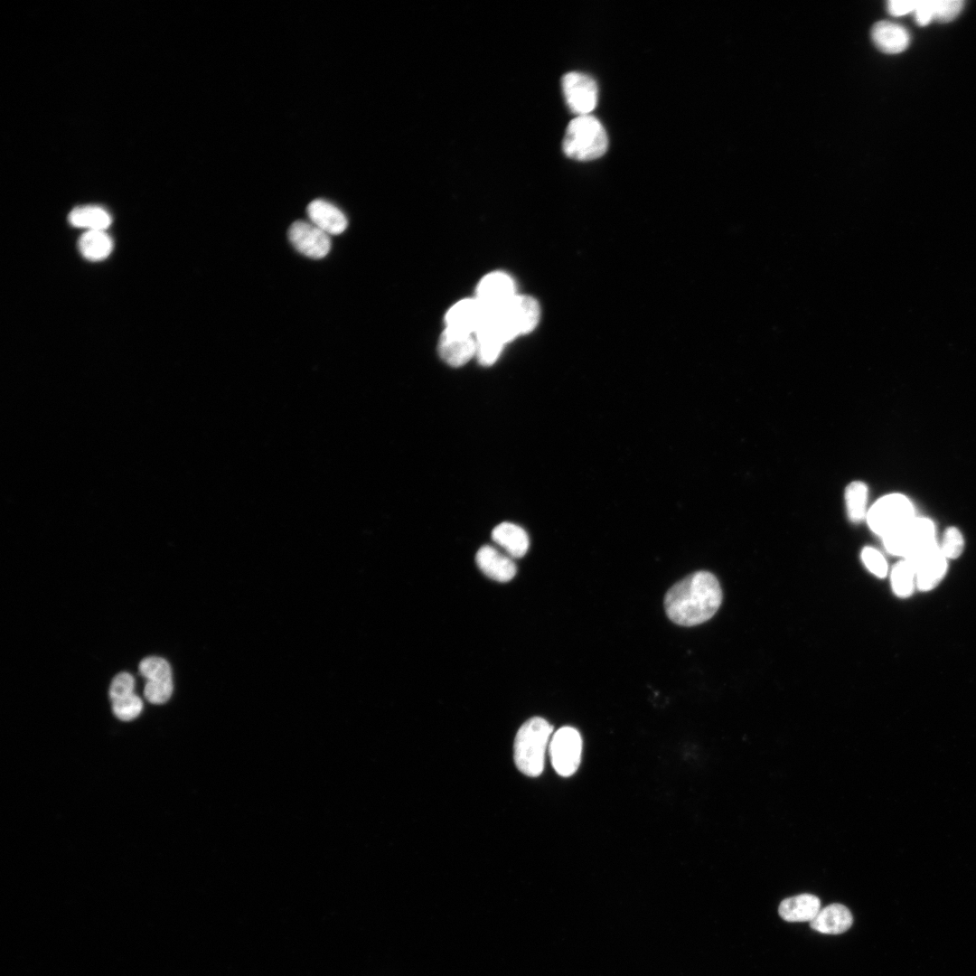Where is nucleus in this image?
<instances>
[{
  "instance_id": "nucleus-1",
  "label": "nucleus",
  "mask_w": 976,
  "mask_h": 976,
  "mask_svg": "<svg viewBox=\"0 0 976 976\" xmlns=\"http://www.w3.org/2000/svg\"><path fill=\"white\" fill-rule=\"evenodd\" d=\"M722 602L717 577L709 571H697L673 585L664 597L668 617L682 626H693L710 619Z\"/></svg>"
},
{
  "instance_id": "nucleus-2",
  "label": "nucleus",
  "mask_w": 976,
  "mask_h": 976,
  "mask_svg": "<svg viewBox=\"0 0 976 976\" xmlns=\"http://www.w3.org/2000/svg\"><path fill=\"white\" fill-rule=\"evenodd\" d=\"M553 727L540 717L528 719L519 728L513 745L517 768L530 777L539 776L544 769L545 753Z\"/></svg>"
},
{
  "instance_id": "nucleus-3",
  "label": "nucleus",
  "mask_w": 976,
  "mask_h": 976,
  "mask_svg": "<svg viewBox=\"0 0 976 976\" xmlns=\"http://www.w3.org/2000/svg\"><path fill=\"white\" fill-rule=\"evenodd\" d=\"M607 146L608 138L603 125L590 114L577 116L569 122L562 143L565 155L577 161L599 158Z\"/></svg>"
},
{
  "instance_id": "nucleus-4",
  "label": "nucleus",
  "mask_w": 976,
  "mask_h": 976,
  "mask_svg": "<svg viewBox=\"0 0 976 976\" xmlns=\"http://www.w3.org/2000/svg\"><path fill=\"white\" fill-rule=\"evenodd\" d=\"M488 315L506 342H509L535 328L540 319V306L530 296L515 295L502 306L488 310Z\"/></svg>"
},
{
  "instance_id": "nucleus-5",
  "label": "nucleus",
  "mask_w": 976,
  "mask_h": 976,
  "mask_svg": "<svg viewBox=\"0 0 976 976\" xmlns=\"http://www.w3.org/2000/svg\"><path fill=\"white\" fill-rule=\"evenodd\" d=\"M914 517L911 501L901 493H891L878 499L868 511L866 518L871 530L884 537Z\"/></svg>"
},
{
  "instance_id": "nucleus-6",
  "label": "nucleus",
  "mask_w": 976,
  "mask_h": 976,
  "mask_svg": "<svg viewBox=\"0 0 976 976\" xmlns=\"http://www.w3.org/2000/svg\"><path fill=\"white\" fill-rule=\"evenodd\" d=\"M886 549L896 556L906 558L935 541L934 522L927 518L912 520L882 537Z\"/></svg>"
},
{
  "instance_id": "nucleus-7",
  "label": "nucleus",
  "mask_w": 976,
  "mask_h": 976,
  "mask_svg": "<svg viewBox=\"0 0 976 976\" xmlns=\"http://www.w3.org/2000/svg\"><path fill=\"white\" fill-rule=\"evenodd\" d=\"M549 755L553 768L561 776L572 775L578 768L582 754V738L572 727H562L549 741Z\"/></svg>"
},
{
  "instance_id": "nucleus-8",
  "label": "nucleus",
  "mask_w": 976,
  "mask_h": 976,
  "mask_svg": "<svg viewBox=\"0 0 976 976\" xmlns=\"http://www.w3.org/2000/svg\"><path fill=\"white\" fill-rule=\"evenodd\" d=\"M904 559L915 570L916 586L922 591L935 587L947 570V558L937 542L912 553Z\"/></svg>"
},
{
  "instance_id": "nucleus-9",
  "label": "nucleus",
  "mask_w": 976,
  "mask_h": 976,
  "mask_svg": "<svg viewBox=\"0 0 976 976\" xmlns=\"http://www.w3.org/2000/svg\"><path fill=\"white\" fill-rule=\"evenodd\" d=\"M564 98L568 108L577 116L589 115L597 104L598 88L595 80L581 72L572 71L561 80Z\"/></svg>"
},
{
  "instance_id": "nucleus-10",
  "label": "nucleus",
  "mask_w": 976,
  "mask_h": 976,
  "mask_svg": "<svg viewBox=\"0 0 976 976\" xmlns=\"http://www.w3.org/2000/svg\"><path fill=\"white\" fill-rule=\"evenodd\" d=\"M288 239L298 252L314 259L323 258L331 249L329 235L312 222H293L288 230Z\"/></svg>"
},
{
  "instance_id": "nucleus-11",
  "label": "nucleus",
  "mask_w": 976,
  "mask_h": 976,
  "mask_svg": "<svg viewBox=\"0 0 976 976\" xmlns=\"http://www.w3.org/2000/svg\"><path fill=\"white\" fill-rule=\"evenodd\" d=\"M438 352L447 364L460 367L475 355V336L446 327L441 334Z\"/></svg>"
},
{
  "instance_id": "nucleus-12",
  "label": "nucleus",
  "mask_w": 976,
  "mask_h": 976,
  "mask_svg": "<svg viewBox=\"0 0 976 976\" xmlns=\"http://www.w3.org/2000/svg\"><path fill=\"white\" fill-rule=\"evenodd\" d=\"M515 296V286L511 277L502 272L486 275L477 286L476 299L487 309L495 310Z\"/></svg>"
},
{
  "instance_id": "nucleus-13",
  "label": "nucleus",
  "mask_w": 976,
  "mask_h": 976,
  "mask_svg": "<svg viewBox=\"0 0 976 976\" xmlns=\"http://www.w3.org/2000/svg\"><path fill=\"white\" fill-rule=\"evenodd\" d=\"M488 310L475 298L464 299L454 305L446 315V327L475 333L483 324Z\"/></svg>"
},
{
  "instance_id": "nucleus-14",
  "label": "nucleus",
  "mask_w": 976,
  "mask_h": 976,
  "mask_svg": "<svg viewBox=\"0 0 976 976\" xmlns=\"http://www.w3.org/2000/svg\"><path fill=\"white\" fill-rule=\"evenodd\" d=\"M475 561L485 576L498 582L511 580L517 572L516 565L511 557L489 545L478 549Z\"/></svg>"
},
{
  "instance_id": "nucleus-15",
  "label": "nucleus",
  "mask_w": 976,
  "mask_h": 976,
  "mask_svg": "<svg viewBox=\"0 0 976 976\" xmlns=\"http://www.w3.org/2000/svg\"><path fill=\"white\" fill-rule=\"evenodd\" d=\"M871 39L875 46L887 54L904 52L910 43V34L902 25L890 22L879 21L871 29Z\"/></svg>"
},
{
  "instance_id": "nucleus-16",
  "label": "nucleus",
  "mask_w": 976,
  "mask_h": 976,
  "mask_svg": "<svg viewBox=\"0 0 976 976\" xmlns=\"http://www.w3.org/2000/svg\"><path fill=\"white\" fill-rule=\"evenodd\" d=\"M306 212L310 221L328 235H338L347 227L348 222L343 212L327 201H312Z\"/></svg>"
},
{
  "instance_id": "nucleus-17",
  "label": "nucleus",
  "mask_w": 976,
  "mask_h": 976,
  "mask_svg": "<svg viewBox=\"0 0 976 976\" xmlns=\"http://www.w3.org/2000/svg\"><path fill=\"white\" fill-rule=\"evenodd\" d=\"M853 922L848 907L841 904H831L821 909L810 922L812 930L825 934H839L848 931Z\"/></svg>"
},
{
  "instance_id": "nucleus-18",
  "label": "nucleus",
  "mask_w": 976,
  "mask_h": 976,
  "mask_svg": "<svg viewBox=\"0 0 976 976\" xmlns=\"http://www.w3.org/2000/svg\"><path fill=\"white\" fill-rule=\"evenodd\" d=\"M475 355L483 366L494 363L503 345L507 343L500 331L489 320L488 313L483 324L475 333Z\"/></svg>"
},
{
  "instance_id": "nucleus-19",
  "label": "nucleus",
  "mask_w": 976,
  "mask_h": 976,
  "mask_svg": "<svg viewBox=\"0 0 976 976\" xmlns=\"http://www.w3.org/2000/svg\"><path fill=\"white\" fill-rule=\"evenodd\" d=\"M821 910V901L812 894H801L784 899L778 907L779 915L785 921L811 922Z\"/></svg>"
},
{
  "instance_id": "nucleus-20",
  "label": "nucleus",
  "mask_w": 976,
  "mask_h": 976,
  "mask_svg": "<svg viewBox=\"0 0 976 976\" xmlns=\"http://www.w3.org/2000/svg\"><path fill=\"white\" fill-rule=\"evenodd\" d=\"M492 539L512 558L523 557L530 546L527 532L511 522H502L497 525L492 531Z\"/></svg>"
},
{
  "instance_id": "nucleus-21",
  "label": "nucleus",
  "mask_w": 976,
  "mask_h": 976,
  "mask_svg": "<svg viewBox=\"0 0 976 976\" xmlns=\"http://www.w3.org/2000/svg\"><path fill=\"white\" fill-rule=\"evenodd\" d=\"M70 223L88 230H105L111 223L108 212L101 207L86 205L74 208L69 214Z\"/></svg>"
},
{
  "instance_id": "nucleus-22",
  "label": "nucleus",
  "mask_w": 976,
  "mask_h": 976,
  "mask_svg": "<svg viewBox=\"0 0 976 976\" xmlns=\"http://www.w3.org/2000/svg\"><path fill=\"white\" fill-rule=\"evenodd\" d=\"M112 248V240L104 230H87L79 239L80 253L89 260L106 258Z\"/></svg>"
},
{
  "instance_id": "nucleus-23",
  "label": "nucleus",
  "mask_w": 976,
  "mask_h": 976,
  "mask_svg": "<svg viewBox=\"0 0 976 976\" xmlns=\"http://www.w3.org/2000/svg\"><path fill=\"white\" fill-rule=\"evenodd\" d=\"M868 490L867 485L855 481L850 483L845 491V502L848 517L853 522H859L867 517Z\"/></svg>"
},
{
  "instance_id": "nucleus-24",
  "label": "nucleus",
  "mask_w": 976,
  "mask_h": 976,
  "mask_svg": "<svg viewBox=\"0 0 976 976\" xmlns=\"http://www.w3.org/2000/svg\"><path fill=\"white\" fill-rule=\"evenodd\" d=\"M915 572L906 560L897 562L891 572V585L895 594L901 597L910 596L915 586Z\"/></svg>"
},
{
  "instance_id": "nucleus-25",
  "label": "nucleus",
  "mask_w": 976,
  "mask_h": 976,
  "mask_svg": "<svg viewBox=\"0 0 976 976\" xmlns=\"http://www.w3.org/2000/svg\"><path fill=\"white\" fill-rule=\"evenodd\" d=\"M139 672L147 680H173L171 667L166 660L161 657L150 656L143 659L139 663Z\"/></svg>"
},
{
  "instance_id": "nucleus-26",
  "label": "nucleus",
  "mask_w": 976,
  "mask_h": 976,
  "mask_svg": "<svg viewBox=\"0 0 976 976\" xmlns=\"http://www.w3.org/2000/svg\"><path fill=\"white\" fill-rule=\"evenodd\" d=\"M143 709L142 699L135 693L112 702L114 715L122 721H131L137 718Z\"/></svg>"
},
{
  "instance_id": "nucleus-27",
  "label": "nucleus",
  "mask_w": 976,
  "mask_h": 976,
  "mask_svg": "<svg viewBox=\"0 0 976 976\" xmlns=\"http://www.w3.org/2000/svg\"><path fill=\"white\" fill-rule=\"evenodd\" d=\"M930 3L933 20L940 23L951 22L963 7V1L961 0H930Z\"/></svg>"
},
{
  "instance_id": "nucleus-28",
  "label": "nucleus",
  "mask_w": 976,
  "mask_h": 976,
  "mask_svg": "<svg viewBox=\"0 0 976 976\" xmlns=\"http://www.w3.org/2000/svg\"><path fill=\"white\" fill-rule=\"evenodd\" d=\"M939 547L946 558H958L964 548V540L961 531L955 527L948 528Z\"/></svg>"
},
{
  "instance_id": "nucleus-29",
  "label": "nucleus",
  "mask_w": 976,
  "mask_h": 976,
  "mask_svg": "<svg viewBox=\"0 0 976 976\" xmlns=\"http://www.w3.org/2000/svg\"><path fill=\"white\" fill-rule=\"evenodd\" d=\"M173 690V680H147L144 689V694L149 702L153 704H163L171 698Z\"/></svg>"
},
{
  "instance_id": "nucleus-30",
  "label": "nucleus",
  "mask_w": 976,
  "mask_h": 976,
  "mask_svg": "<svg viewBox=\"0 0 976 976\" xmlns=\"http://www.w3.org/2000/svg\"><path fill=\"white\" fill-rule=\"evenodd\" d=\"M861 559L871 573L878 577H886L887 563L877 549L871 547L864 548L861 551Z\"/></svg>"
},
{
  "instance_id": "nucleus-31",
  "label": "nucleus",
  "mask_w": 976,
  "mask_h": 976,
  "mask_svg": "<svg viewBox=\"0 0 976 976\" xmlns=\"http://www.w3.org/2000/svg\"><path fill=\"white\" fill-rule=\"evenodd\" d=\"M135 680L128 672L117 674L111 681L109 699L111 702L134 693Z\"/></svg>"
},
{
  "instance_id": "nucleus-32",
  "label": "nucleus",
  "mask_w": 976,
  "mask_h": 976,
  "mask_svg": "<svg viewBox=\"0 0 976 976\" xmlns=\"http://www.w3.org/2000/svg\"><path fill=\"white\" fill-rule=\"evenodd\" d=\"M919 0H890L887 4V11L893 16H902L914 13Z\"/></svg>"
},
{
  "instance_id": "nucleus-33",
  "label": "nucleus",
  "mask_w": 976,
  "mask_h": 976,
  "mask_svg": "<svg viewBox=\"0 0 976 976\" xmlns=\"http://www.w3.org/2000/svg\"><path fill=\"white\" fill-rule=\"evenodd\" d=\"M914 16L918 25L925 26L929 24L933 21L930 0H919L916 8L914 11Z\"/></svg>"
}]
</instances>
